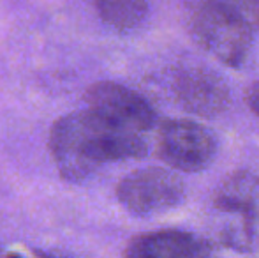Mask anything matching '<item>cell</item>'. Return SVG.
I'll list each match as a JSON object with an SVG mask.
<instances>
[{
  "mask_svg": "<svg viewBox=\"0 0 259 258\" xmlns=\"http://www.w3.org/2000/svg\"><path fill=\"white\" fill-rule=\"evenodd\" d=\"M217 212L215 235L222 246L236 253L259 248V175L236 170L222 179L213 193Z\"/></svg>",
  "mask_w": 259,
  "mask_h": 258,
  "instance_id": "obj_2",
  "label": "cell"
},
{
  "mask_svg": "<svg viewBox=\"0 0 259 258\" xmlns=\"http://www.w3.org/2000/svg\"><path fill=\"white\" fill-rule=\"evenodd\" d=\"M50 149L67 180H81L103 163L138 159L148 151L140 133L116 128L90 110L58 119L52 128Z\"/></svg>",
  "mask_w": 259,
  "mask_h": 258,
  "instance_id": "obj_1",
  "label": "cell"
},
{
  "mask_svg": "<svg viewBox=\"0 0 259 258\" xmlns=\"http://www.w3.org/2000/svg\"><path fill=\"white\" fill-rule=\"evenodd\" d=\"M48 258H58V256H48Z\"/></svg>",
  "mask_w": 259,
  "mask_h": 258,
  "instance_id": "obj_13",
  "label": "cell"
},
{
  "mask_svg": "<svg viewBox=\"0 0 259 258\" xmlns=\"http://www.w3.org/2000/svg\"><path fill=\"white\" fill-rule=\"evenodd\" d=\"M245 9L250 21L256 23L259 28V0H245Z\"/></svg>",
  "mask_w": 259,
  "mask_h": 258,
  "instance_id": "obj_11",
  "label": "cell"
},
{
  "mask_svg": "<svg viewBox=\"0 0 259 258\" xmlns=\"http://www.w3.org/2000/svg\"><path fill=\"white\" fill-rule=\"evenodd\" d=\"M9 258H20V256H16V255H11Z\"/></svg>",
  "mask_w": 259,
  "mask_h": 258,
  "instance_id": "obj_12",
  "label": "cell"
},
{
  "mask_svg": "<svg viewBox=\"0 0 259 258\" xmlns=\"http://www.w3.org/2000/svg\"><path fill=\"white\" fill-rule=\"evenodd\" d=\"M173 94L184 110L215 117L228 110L231 94L226 82L206 67H184L173 78Z\"/></svg>",
  "mask_w": 259,
  "mask_h": 258,
  "instance_id": "obj_7",
  "label": "cell"
},
{
  "mask_svg": "<svg viewBox=\"0 0 259 258\" xmlns=\"http://www.w3.org/2000/svg\"><path fill=\"white\" fill-rule=\"evenodd\" d=\"M245 101H247V104H249L250 110L259 117V80H256V82L247 89Z\"/></svg>",
  "mask_w": 259,
  "mask_h": 258,
  "instance_id": "obj_10",
  "label": "cell"
},
{
  "mask_svg": "<svg viewBox=\"0 0 259 258\" xmlns=\"http://www.w3.org/2000/svg\"><path fill=\"white\" fill-rule=\"evenodd\" d=\"M87 110L109 124L134 133H145L155 124V112L138 92L113 82H99L85 94Z\"/></svg>",
  "mask_w": 259,
  "mask_h": 258,
  "instance_id": "obj_6",
  "label": "cell"
},
{
  "mask_svg": "<svg viewBox=\"0 0 259 258\" xmlns=\"http://www.w3.org/2000/svg\"><path fill=\"white\" fill-rule=\"evenodd\" d=\"M99 16L116 30H131L145 20L148 13L147 0H96Z\"/></svg>",
  "mask_w": 259,
  "mask_h": 258,
  "instance_id": "obj_9",
  "label": "cell"
},
{
  "mask_svg": "<svg viewBox=\"0 0 259 258\" xmlns=\"http://www.w3.org/2000/svg\"><path fill=\"white\" fill-rule=\"evenodd\" d=\"M231 2H233V0H231Z\"/></svg>",
  "mask_w": 259,
  "mask_h": 258,
  "instance_id": "obj_14",
  "label": "cell"
},
{
  "mask_svg": "<svg viewBox=\"0 0 259 258\" xmlns=\"http://www.w3.org/2000/svg\"><path fill=\"white\" fill-rule=\"evenodd\" d=\"M116 196L129 212L152 216L177 207L185 196V186L171 170L148 166L123 177L116 186Z\"/></svg>",
  "mask_w": 259,
  "mask_h": 258,
  "instance_id": "obj_5",
  "label": "cell"
},
{
  "mask_svg": "<svg viewBox=\"0 0 259 258\" xmlns=\"http://www.w3.org/2000/svg\"><path fill=\"white\" fill-rule=\"evenodd\" d=\"M196 41L228 67L245 64L252 48V21L231 0H203L192 14Z\"/></svg>",
  "mask_w": 259,
  "mask_h": 258,
  "instance_id": "obj_3",
  "label": "cell"
},
{
  "mask_svg": "<svg viewBox=\"0 0 259 258\" xmlns=\"http://www.w3.org/2000/svg\"><path fill=\"white\" fill-rule=\"evenodd\" d=\"M157 154L169 168L180 172H201L217 154L213 133L189 119H166L157 131Z\"/></svg>",
  "mask_w": 259,
  "mask_h": 258,
  "instance_id": "obj_4",
  "label": "cell"
},
{
  "mask_svg": "<svg viewBox=\"0 0 259 258\" xmlns=\"http://www.w3.org/2000/svg\"><path fill=\"white\" fill-rule=\"evenodd\" d=\"M125 258H217L205 237L184 230H155L129 242Z\"/></svg>",
  "mask_w": 259,
  "mask_h": 258,
  "instance_id": "obj_8",
  "label": "cell"
}]
</instances>
